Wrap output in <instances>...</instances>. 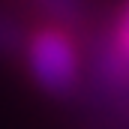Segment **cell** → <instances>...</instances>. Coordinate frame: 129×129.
Instances as JSON below:
<instances>
[{
	"label": "cell",
	"instance_id": "cell-1",
	"mask_svg": "<svg viewBox=\"0 0 129 129\" xmlns=\"http://www.w3.org/2000/svg\"><path fill=\"white\" fill-rule=\"evenodd\" d=\"M30 69L36 81L51 90V93H66L75 81V51L63 33L42 30L30 39Z\"/></svg>",
	"mask_w": 129,
	"mask_h": 129
},
{
	"label": "cell",
	"instance_id": "cell-2",
	"mask_svg": "<svg viewBox=\"0 0 129 129\" xmlns=\"http://www.w3.org/2000/svg\"><path fill=\"white\" fill-rule=\"evenodd\" d=\"M120 48L129 54V15H126V24H123V33H120Z\"/></svg>",
	"mask_w": 129,
	"mask_h": 129
}]
</instances>
